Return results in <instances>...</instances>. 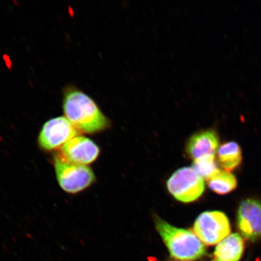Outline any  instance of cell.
Instances as JSON below:
<instances>
[{
    "label": "cell",
    "instance_id": "obj_11",
    "mask_svg": "<svg viewBox=\"0 0 261 261\" xmlns=\"http://www.w3.org/2000/svg\"><path fill=\"white\" fill-rule=\"evenodd\" d=\"M217 158L218 163L224 170H233L242 161L240 146L233 142L224 143L218 149Z\"/></svg>",
    "mask_w": 261,
    "mask_h": 261
},
{
    "label": "cell",
    "instance_id": "obj_12",
    "mask_svg": "<svg viewBox=\"0 0 261 261\" xmlns=\"http://www.w3.org/2000/svg\"><path fill=\"white\" fill-rule=\"evenodd\" d=\"M207 181L208 187L218 194L229 193L237 187L236 177L230 172L221 169H218Z\"/></svg>",
    "mask_w": 261,
    "mask_h": 261
},
{
    "label": "cell",
    "instance_id": "obj_3",
    "mask_svg": "<svg viewBox=\"0 0 261 261\" xmlns=\"http://www.w3.org/2000/svg\"><path fill=\"white\" fill-rule=\"evenodd\" d=\"M54 161L58 184L67 193H80L91 187L96 180L93 170L88 166L74 164L59 154L54 156Z\"/></svg>",
    "mask_w": 261,
    "mask_h": 261
},
{
    "label": "cell",
    "instance_id": "obj_6",
    "mask_svg": "<svg viewBox=\"0 0 261 261\" xmlns=\"http://www.w3.org/2000/svg\"><path fill=\"white\" fill-rule=\"evenodd\" d=\"M77 136H79V132L66 117H55L42 126L39 134L38 144L45 151H54L61 149L65 143Z\"/></svg>",
    "mask_w": 261,
    "mask_h": 261
},
{
    "label": "cell",
    "instance_id": "obj_2",
    "mask_svg": "<svg viewBox=\"0 0 261 261\" xmlns=\"http://www.w3.org/2000/svg\"><path fill=\"white\" fill-rule=\"evenodd\" d=\"M155 226L169 253L181 261H194L205 253L204 244L191 230L172 226L158 218Z\"/></svg>",
    "mask_w": 261,
    "mask_h": 261
},
{
    "label": "cell",
    "instance_id": "obj_1",
    "mask_svg": "<svg viewBox=\"0 0 261 261\" xmlns=\"http://www.w3.org/2000/svg\"><path fill=\"white\" fill-rule=\"evenodd\" d=\"M65 117L79 133L94 134L102 132L110 121L97 104L83 91L71 90L63 100Z\"/></svg>",
    "mask_w": 261,
    "mask_h": 261
},
{
    "label": "cell",
    "instance_id": "obj_7",
    "mask_svg": "<svg viewBox=\"0 0 261 261\" xmlns=\"http://www.w3.org/2000/svg\"><path fill=\"white\" fill-rule=\"evenodd\" d=\"M60 155L74 164L87 166L96 161L99 147L92 140L77 136L61 147Z\"/></svg>",
    "mask_w": 261,
    "mask_h": 261
},
{
    "label": "cell",
    "instance_id": "obj_8",
    "mask_svg": "<svg viewBox=\"0 0 261 261\" xmlns=\"http://www.w3.org/2000/svg\"><path fill=\"white\" fill-rule=\"evenodd\" d=\"M238 229L250 240L261 237V203L253 199L241 202L237 214Z\"/></svg>",
    "mask_w": 261,
    "mask_h": 261
},
{
    "label": "cell",
    "instance_id": "obj_10",
    "mask_svg": "<svg viewBox=\"0 0 261 261\" xmlns=\"http://www.w3.org/2000/svg\"><path fill=\"white\" fill-rule=\"evenodd\" d=\"M244 249V240L240 234H230L218 244L214 255L218 261H239Z\"/></svg>",
    "mask_w": 261,
    "mask_h": 261
},
{
    "label": "cell",
    "instance_id": "obj_5",
    "mask_svg": "<svg viewBox=\"0 0 261 261\" xmlns=\"http://www.w3.org/2000/svg\"><path fill=\"white\" fill-rule=\"evenodd\" d=\"M194 233L208 246L218 244L229 236L231 228L226 215L220 211L203 212L197 218Z\"/></svg>",
    "mask_w": 261,
    "mask_h": 261
},
{
    "label": "cell",
    "instance_id": "obj_9",
    "mask_svg": "<svg viewBox=\"0 0 261 261\" xmlns=\"http://www.w3.org/2000/svg\"><path fill=\"white\" fill-rule=\"evenodd\" d=\"M219 147V139L214 130L195 134L189 139L187 151L191 158L197 160L204 156L215 155Z\"/></svg>",
    "mask_w": 261,
    "mask_h": 261
},
{
    "label": "cell",
    "instance_id": "obj_4",
    "mask_svg": "<svg viewBox=\"0 0 261 261\" xmlns=\"http://www.w3.org/2000/svg\"><path fill=\"white\" fill-rule=\"evenodd\" d=\"M168 191L177 200L191 203L200 198L205 189L204 179L192 167L178 169L167 181Z\"/></svg>",
    "mask_w": 261,
    "mask_h": 261
},
{
    "label": "cell",
    "instance_id": "obj_14",
    "mask_svg": "<svg viewBox=\"0 0 261 261\" xmlns=\"http://www.w3.org/2000/svg\"><path fill=\"white\" fill-rule=\"evenodd\" d=\"M213 261H218V260H213Z\"/></svg>",
    "mask_w": 261,
    "mask_h": 261
},
{
    "label": "cell",
    "instance_id": "obj_13",
    "mask_svg": "<svg viewBox=\"0 0 261 261\" xmlns=\"http://www.w3.org/2000/svg\"><path fill=\"white\" fill-rule=\"evenodd\" d=\"M192 168L202 178L205 179L211 177L218 169H219L215 162V155L204 156L195 160Z\"/></svg>",
    "mask_w": 261,
    "mask_h": 261
}]
</instances>
